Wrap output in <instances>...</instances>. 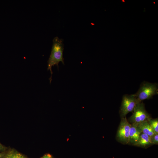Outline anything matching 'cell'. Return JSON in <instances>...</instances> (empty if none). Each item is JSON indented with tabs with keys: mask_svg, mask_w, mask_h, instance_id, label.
<instances>
[{
	"mask_svg": "<svg viewBox=\"0 0 158 158\" xmlns=\"http://www.w3.org/2000/svg\"><path fill=\"white\" fill-rule=\"evenodd\" d=\"M142 133L151 136L155 133L147 121L140 123L136 125Z\"/></svg>",
	"mask_w": 158,
	"mask_h": 158,
	"instance_id": "obj_8",
	"label": "cell"
},
{
	"mask_svg": "<svg viewBox=\"0 0 158 158\" xmlns=\"http://www.w3.org/2000/svg\"><path fill=\"white\" fill-rule=\"evenodd\" d=\"M150 118V115L145 109V104L142 102L136 104L132 115L128 121L130 124L137 125L142 122L148 121Z\"/></svg>",
	"mask_w": 158,
	"mask_h": 158,
	"instance_id": "obj_3",
	"label": "cell"
},
{
	"mask_svg": "<svg viewBox=\"0 0 158 158\" xmlns=\"http://www.w3.org/2000/svg\"><path fill=\"white\" fill-rule=\"evenodd\" d=\"M42 158H52L49 154H47L44 155Z\"/></svg>",
	"mask_w": 158,
	"mask_h": 158,
	"instance_id": "obj_15",
	"label": "cell"
},
{
	"mask_svg": "<svg viewBox=\"0 0 158 158\" xmlns=\"http://www.w3.org/2000/svg\"><path fill=\"white\" fill-rule=\"evenodd\" d=\"M6 147L4 146L0 142V152L6 150Z\"/></svg>",
	"mask_w": 158,
	"mask_h": 158,
	"instance_id": "obj_14",
	"label": "cell"
},
{
	"mask_svg": "<svg viewBox=\"0 0 158 158\" xmlns=\"http://www.w3.org/2000/svg\"><path fill=\"white\" fill-rule=\"evenodd\" d=\"M131 124L126 116L121 118V120L116 136V140L124 145H128Z\"/></svg>",
	"mask_w": 158,
	"mask_h": 158,
	"instance_id": "obj_5",
	"label": "cell"
},
{
	"mask_svg": "<svg viewBox=\"0 0 158 158\" xmlns=\"http://www.w3.org/2000/svg\"><path fill=\"white\" fill-rule=\"evenodd\" d=\"M13 157L14 158H25L24 156L20 154L14 152Z\"/></svg>",
	"mask_w": 158,
	"mask_h": 158,
	"instance_id": "obj_11",
	"label": "cell"
},
{
	"mask_svg": "<svg viewBox=\"0 0 158 158\" xmlns=\"http://www.w3.org/2000/svg\"><path fill=\"white\" fill-rule=\"evenodd\" d=\"M8 151L6 150L0 152V158H5Z\"/></svg>",
	"mask_w": 158,
	"mask_h": 158,
	"instance_id": "obj_13",
	"label": "cell"
},
{
	"mask_svg": "<svg viewBox=\"0 0 158 158\" xmlns=\"http://www.w3.org/2000/svg\"><path fill=\"white\" fill-rule=\"evenodd\" d=\"M53 42L51 54L48 61L47 70L50 71L51 74V76L49 78L50 83L52 80V75L53 74L52 67L56 65L59 70L58 64L60 62H61L63 65L64 64L63 57L64 49L63 40L56 37L54 38Z\"/></svg>",
	"mask_w": 158,
	"mask_h": 158,
	"instance_id": "obj_1",
	"label": "cell"
},
{
	"mask_svg": "<svg viewBox=\"0 0 158 158\" xmlns=\"http://www.w3.org/2000/svg\"><path fill=\"white\" fill-rule=\"evenodd\" d=\"M150 139L152 145H158V133H155L150 136Z\"/></svg>",
	"mask_w": 158,
	"mask_h": 158,
	"instance_id": "obj_10",
	"label": "cell"
},
{
	"mask_svg": "<svg viewBox=\"0 0 158 158\" xmlns=\"http://www.w3.org/2000/svg\"><path fill=\"white\" fill-rule=\"evenodd\" d=\"M139 102L134 94L123 95L119 110L121 117H126L128 114L133 112Z\"/></svg>",
	"mask_w": 158,
	"mask_h": 158,
	"instance_id": "obj_4",
	"label": "cell"
},
{
	"mask_svg": "<svg viewBox=\"0 0 158 158\" xmlns=\"http://www.w3.org/2000/svg\"><path fill=\"white\" fill-rule=\"evenodd\" d=\"M148 121L155 133H158V118H149Z\"/></svg>",
	"mask_w": 158,
	"mask_h": 158,
	"instance_id": "obj_9",
	"label": "cell"
},
{
	"mask_svg": "<svg viewBox=\"0 0 158 158\" xmlns=\"http://www.w3.org/2000/svg\"><path fill=\"white\" fill-rule=\"evenodd\" d=\"M141 133V131L136 125L131 124L128 145L135 146Z\"/></svg>",
	"mask_w": 158,
	"mask_h": 158,
	"instance_id": "obj_6",
	"label": "cell"
},
{
	"mask_svg": "<svg viewBox=\"0 0 158 158\" xmlns=\"http://www.w3.org/2000/svg\"><path fill=\"white\" fill-rule=\"evenodd\" d=\"M5 158H14L13 152L12 151H8Z\"/></svg>",
	"mask_w": 158,
	"mask_h": 158,
	"instance_id": "obj_12",
	"label": "cell"
},
{
	"mask_svg": "<svg viewBox=\"0 0 158 158\" xmlns=\"http://www.w3.org/2000/svg\"><path fill=\"white\" fill-rule=\"evenodd\" d=\"M152 145L150 136L146 134L141 133L137 142L135 146L146 148Z\"/></svg>",
	"mask_w": 158,
	"mask_h": 158,
	"instance_id": "obj_7",
	"label": "cell"
},
{
	"mask_svg": "<svg viewBox=\"0 0 158 158\" xmlns=\"http://www.w3.org/2000/svg\"><path fill=\"white\" fill-rule=\"evenodd\" d=\"M157 83L144 81L141 83L137 92L134 94L139 102L151 98L158 93V86Z\"/></svg>",
	"mask_w": 158,
	"mask_h": 158,
	"instance_id": "obj_2",
	"label": "cell"
}]
</instances>
